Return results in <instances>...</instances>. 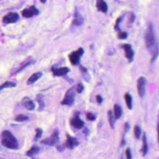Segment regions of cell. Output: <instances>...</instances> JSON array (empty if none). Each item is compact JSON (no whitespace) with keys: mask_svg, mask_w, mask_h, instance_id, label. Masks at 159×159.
Returning <instances> with one entry per match:
<instances>
[{"mask_svg":"<svg viewBox=\"0 0 159 159\" xmlns=\"http://www.w3.org/2000/svg\"><path fill=\"white\" fill-rule=\"evenodd\" d=\"M1 145L5 147L16 150L19 148V144L16 137L9 130H3L1 135Z\"/></svg>","mask_w":159,"mask_h":159,"instance_id":"obj_1","label":"cell"},{"mask_svg":"<svg viewBox=\"0 0 159 159\" xmlns=\"http://www.w3.org/2000/svg\"><path fill=\"white\" fill-rule=\"evenodd\" d=\"M144 41H145V44L146 45V47L149 50L152 49L155 45V35H154L153 26L152 24H150L147 28V30L144 36Z\"/></svg>","mask_w":159,"mask_h":159,"instance_id":"obj_2","label":"cell"},{"mask_svg":"<svg viewBox=\"0 0 159 159\" xmlns=\"http://www.w3.org/2000/svg\"><path fill=\"white\" fill-rule=\"evenodd\" d=\"M75 87H71L65 93L63 100L61 101L62 105H66L71 106L74 104L75 98Z\"/></svg>","mask_w":159,"mask_h":159,"instance_id":"obj_3","label":"cell"},{"mask_svg":"<svg viewBox=\"0 0 159 159\" xmlns=\"http://www.w3.org/2000/svg\"><path fill=\"white\" fill-rule=\"evenodd\" d=\"M83 53V48L80 47L76 51L72 52L70 54H69V60L72 65H77L79 64L80 57L82 56Z\"/></svg>","mask_w":159,"mask_h":159,"instance_id":"obj_4","label":"cell"},{"mask_svg":"<svg viewBox=\"0 0 159 159\" xmlns=\"http://www.w3.org/2000/svg\"><path fill=\"white\" fill-rule=\"evenodd\" d=\"M59 140V136H58V130H55L53 132L51 136L50 137L46 138L43 140H42L40 143L43 144H45L47 145H54L57 143H58Z\"/></svg>","mask_w":159,"mask_h":159,"instance_id":"obj_5","label":"cell"},{"mask_svg":"<svg viewBox=\"0 0 159 159\" xmlns=\"http://www.w3.org/2000/svg\"><path fill=\"white\" fill-rule=\"evenodd\" d=\"M19 19V16L17 12H10L3 16L2 21L4 24H12L16 22Z\"/></svg>","mask_w":159,"mask_h":159,"instance_id":"obj_6","label":"cell"},{"mask_svg":"<svg viewBox=\"0 0 159 159\" xmlns=\"http://www.w3.org/2000/svg\"><path fill=\"white\" fill-rule=\"evenodd\" d=\"M80 112H76L70 120V125L75 129H80L84 125V122L80 118Z\"/></svg>","mask_w":159,"mask_h":159,"instance_id":"obj_7","label":"cell"},{"mask_svg":"<svg viewBox=\"0 0 159 159\" xmlns=\"http://www.w3.org/2000/svg\"><path fill=\"white\" fill-rule=\"evenodd\" d=\"M39 13V11L36 8L34 5H32L31 6L24 9L22 12V16L25 18H29L34 15H37Z\"/></svg>","mask_w":159,"mask_h":159,"instance_id":"obj_8","label":"cell"},{"mask_svg":"<svg viewBox=\"0 0 159 159\" xmlns=\"http://www.w3.org/2000/svg\"><path fill=\"white\" fill-rule=\"evenodd\" d=\"M50 70L52 72L53 75L55 76H63L66 75L70 71L69 68L65 66L57 68L55 66H53L51 68Z\"/></svg>","mask_w":159,"mask_h":159,"instance_id":"obj_9","label":"cell"},{"mask_svg":"<svg viewBox=\"0 0 159 159\" xmlns=\"http://www.w3.org/2000/svg\"><path fill=\"white\" fill-rule=\"evenodd\" d=\"M145 84L146 80L144 77H140L137 80V91L139 95L143 97L145 93Z\"/></svg>","mask_w":159,"mask_h":159,"instance_id":"obj_10","label":"cell"},{"mask_svg":"<svg viewBox=\"0 0 159 159\" xmlns=\"http://www.w3.org/2000/svg\"><path fill=\"white\" fill-rule=\"evenodd\" d=\"M78 144H79L78 141L76 138L71 137L68 134H66V140L63 145L65 147L70 149H72L74 147L78 145Z\"/></svg>","mask_w":159,"mask_h":159,"instance_id":"obj_11","label":"cell"},{"mask_svg":"<svg viewBox=\"0 0 159 159\" xmlns=\"http://www.w3.org/2000/svg\"><path fill=\"white\" fill-rule=\"evenodd\" d=\"M122 47L124 50L125 57L129 60V61H132L134 55V52L132 50V46L130 44H123L122 45Z\"/></svg>","mask_w":159,"mask_h":159,"instance_id":"obj_12","label":"cell"},{"mask_svg":"<svg viewBox=\"0 0 159 159\" xmlns=\"http://www.w3.org/2000/svg\"><path fill=\"white\" fill-rule=\"evenodd\" d=\"M22 103L27 110H33L35 108L34 102L28 97L24 98L22 100Z\"/></svg>","mask_w":159,"mask_h":159,"instance_id":"obj_13","label":"cell"},{"mask_svg":"<svg viewBox=\"0 0 159 159\" xmlns=\"http://www.w3.org/2000/svg\"><path fill=\"white\" fill-rule=\"evenodd\" d=\"M96 7L99 11H101L102 12H106L107 11V3L102 0H98L96 1Z\"/></svg>","mask_w":159,"mask_h":159,"instance_id":"obj_14","label":"cell"},{"mask_svg":"<svg viewBox=\"0 0 159 159\" xmlns=\"http://www.w3.org/2000/svg\"><path fill=\"white\" fill-rule=\"evenodd\" d=\"M83 22V18L80 15V14L77 11H75L74 13V18L72 21V24L75 25H80Z\"/></svg>","mask_w":159,"mask_h":159,"instance_id":"obj_15","label":"cell"},{"mask_svg":"<svg viewBox=\"0 0 159 159\" xmlns=\"http://www.w3.org/2000/svg\"><path fill=\"white\" fill-rule=\"evenodd\" d=\"M42 76V72H37L34 74H32L27 80V84H32L34 83L35 81H37L40 78H41Z\"/></svg>","mask_w":159,"mask_h":159,"instance_id":"obj_16","label":"cell"},{"mask_svg":"<svg viewBox=\"0 0 159 159\" xmlns=\"http://www.w3.org/2000/svg\"><path fill=\"white\" fill-rule=\"evenodd\" d=\"M35 99L39 104L38 111H42L43 109V108L45 107V102L43 101V96L41 94H38L36 96Z\"/></svg>","mask_w":159,"mask_h":159,"instance_id":"obj_17","label":"cell"},{"mask_svg":"<svg viewBox=\"0 0 159 159\" xmlns=\"http://www.w3.org/2000/svg\"><path fill=\"white\" fill-rule=\"evenodd\" d=\"M35 62V61H32V60H30L29 61H24V63H22V64H20V66L16 70V71L14 72V74H17L18 73H19L20 71H21L22 70H24V68H25L27 66H28L29 65L34 63Z\"/></svg>","mask_w":159,"mask_h":159,"instance_id":"obj_18","label":"cell"},{"mask_svg":"<svg viewBox=\"0 0 159 159\" xmlns=\"http://www.w3.org/2000/svg\"><path fill=\"white\" fill-rule=\"evenodd\" d=\"M124 99H125V101L126 103V105L128 107L129 109H132V96H130V94L128 93H125L124 94Z\"/></svg>","mask_w":159,"mask_h":159,"instance_id":"obj_19","label":"cell"},{"mask_svg":"<svg viewBox=\"0 0 159 159\" xmlns=\"http://www.w3.org/2000/svg\"><path fill=\"white\" fill-rule=\"evenodd\" d=\"M114 117L116 119H119L122 115V109L117 104L114 105Z\"/></svg>","mask_w":159,"mask_h":159,"instance_id":"obj_20","label":"cell"},{"mask_svg":"<svg viewBox=\"0 0 159 159\" xmlns=\"http://www.w3.org/2000/svg\"><path fill=\"white\" fill-rule=\"evenodd\" d=\"M107 117H108V120H109V122L111 127L112 129H114V123H115L116 118H115L114 114H112V111H111V110L108 111V112H107Z\"/></svg>","mask_w":159,"mask_h":159,"instance_id":"obj_21","label":"cell"},{"mask_svg":"<svg viewBox=\"0 0 159 159\" xmlns=\"http://www.w3.org/2000/svg\"><path fill=\"white\" fill-rule=\"evenodd\" d=\"M142 142H143V145H142V155L143 156L145 155L148 152V145L147 142V138L145 134L144 133L142 137Z\"/></svg>","mask_w":159,"mask_h":159,"instance_id":"obj_22","label":"cell"},{"mask_svg":"<svg viewBox=\"0 0 159 159\" xmlns=\"http://www.w3.org/2000/svg\"><path fill=\"white\" fill-rule=\"evenodd\" d=\"M39 150H40V149H39V148L38 147H37V146H33V147H32L27 152L26 155H27V156H29V157H32V156H33V155H34L38 153L39 152Z\"/></svg>","mask_w":159,"mask_h":159,"instance_id":"obj_23","label":"cell"},{"mask_svg":"<svg viewBox=\"0 0 159 159\" xmlns=\"http://www.w3.org/2000/svg\"><path fill=\"white\" fill-rule=\"evenodd\" d=\"M16 83L12 82V81H6V82L3 83L1 85V86H0V89L2 90V89H3L4 88H14V87H16Z\"/></svg>","mask_w":159,"mask_h":159,"instance_id":"obj_24","label":"cell"},{"mask_svg":"<svg viewBox=\"0 0 159 159\" xmlns=\"http://www.w3.org/2000/svg\"><path fill=\"white\" fill-rule=\"evenodd\" d=\"M134 135H135V138L139 139L140 137V135H141V129H140V127L139 125H136L134 126Z\"/></svg>","mask_w":159,"mask_h":159,"instance_id":"obj_25","label":"cell"},{"mask_svg":"<svg viewBox=\"0 0 159 159\" xmlns=\"http://www.w3.org/2000/svg\"><path fill=\"white\" fill-rule=\"evenodd\" d=\"M28 119H29L28 116H27L25 115H23V114H19L16 116L14 120L17 122H23V121L27 120Z\"/></svg>","mask_w":159,"mask_h":159,"instance_id":"obj_26","label":"cell"},{"mask_svg":"<svg viewBox=\"0 0 159 159\" xmlns=\"http://www.w3.org/2000/svg\"><path fill=\"white\" fill-rule=\"evenodd\" d=\"M124 17V16H122L119 17L117 18V19L116 20V24L114 25V29L116 30V31H120V28H119V24L120 23V22L122 21V19Z\"/></svg>","mask_w":159,"mask_h":159,"instance_id":"obj_27","label":"cell"},{"mask_svg":"<svg viewBox=\"0 0 159 159\" xmlns=\"http://www.w3.org/2000/svg\"><path fill=\"white\" fill-rule=\"evenodd\" d=\"M127 37V33L126 32L124 31H119L117 33V38L119 39H125Z\"/></svg>","mask_w":159,"mask_h":159,"instance_id":"obj_28","label":"cell"},{"mask_svg":"<svg viewBox=\"0 0 159 159\" xmlns=\"http://www.w3.org/2000/svg\"><path fill=\"white\" fill-rule=\"evenodd\" d=\"M35 138L34 139L35 140H37L39 139H40L42 137V130L40 128H37L35 129Z\"/></svg>","mask_w":159,"mask_h":159,"instance_id":"obj_29","label":"cell"},{"mask_svg":"<svg viewBox=\"0 0 159 159\" xmlns=\"http://www.w3.org/2000/svg\"><path fill=\"white\" fill-rule=\"evenodd\" d=\"M86 117L87 120H91V121L94 120L96 119V116L90 112H88L86 114Z\"/></svg>","mask_w":159,"mask_h":159,"instance_id":"obj_30","label":"cell"},{"mask_svg":"<svg viewBox=\"0 0 159 159\" xmlns=\"http://www.w3.org/2000/svg\"><path fill=\"white\" fill-rule=\"evenodd\" d=\"M84 89L83 84L81 83H79L77 84V86L76 87V91L78 93H81Z\"/></svg>","mask_w":159,"mask_h":159,"instance_id":"obj_31","label":"cell"},{"mask_svg":"<svg viewBox=\"0 0 159 159\" xmlns=\"http://www.w3.org/2000/svg\"><path fill=\"white\" fill-rule=\"evenodd\" d=\"M125 157H126L127 159H132V154H131L130 149L129 148H128L125 150Z\"/></svg>","mask_w":159,"mask_h":159,"instance_id":"obj_32","label":"cell"},{"mask_svg":"<svg viewBox=\"0 0 159 159\" xmlns=\"http://www.w3.org/2000/svg\"><path fill=\"white\" fill-rule=\"evenodd\" d=\"M96 102L98 103H99V104L102 103V101H103V99H102V96L101 95H99V94H98V95H97L96 96Z\"/></svg>","mask_w":159,"mask_h":159,"instance_id":"obj_33","label":"cell"},{"mask_svg":"<svg viewBox=\"0 0 159 159\" xmlns=\"http://www.w3.org/2000/svg\"><path fill=\"white\" fill-rule=\"evenodd\" d=\"M134 19H135V15L134 13H131L130 15V17H129V23L130 24H132L134 21Z\"/></svg>","mask_w":159,"mask_h":159,"instance_id":"obj_34","label":"cell"},{"mask_svg":"<svg viewBox=\"0 0 159 159\" xmlns=\"http://www.w3.org/2000/svg\"><path fill=\"white\" fill-rule=\"evenodd\" d=\"M80 71L82 73H87V70L85 67L81 66V65H80Z\"/></svg>","mask_w":159,"mask_h":159,"instance_id":"obj_35","label":"cell"},{"mask_svg":"<svg viewBox=\"0 0 159 159\" xmlns=\"http://www.w3.org/2000/svg\"><path fill=\"white\" fill-rule=\"evenodd\" d=\"M130 129V125L128 122H125L124 124V132H127Z\"/></svg>","mask_w":159,"mask_h":159,"instance_id":"obj_36","label":"cell"},{"mask_svg":"<svg viewBox=\"0 0 159 159\" xmlns=\"http://www.w3.org/2000/svg\"><path fill=\"white\" fill-rule=\"evenodd\" d=\"M64 147H62V146H57V149L59 150V151H62L63 149H64Z\"/></svg>","mask_w":159,"mask_h":159,"instance_id":"obj_37","label":"cell"},{"mask_svg":"<svg viewBox=\"0 0 159 159\" xmlns=\"http://www.w3.org/2000/svg\"><path fill=\"white\" fill-rule=\"evenodd\" d=\"M157 132H158V142H159V122L157 125Z\"/></svg>","mask_w":159,"mask_h":159,"instance_id":"obj_38","label":"cell"},{"mask_svg":"<svg viewBox=\"0 0 159 159\" xmlns=\"http://www.w3.org/2000/svg\"><path fill=\"white\" fill-rule=\"evenodd\" d=\"M40 2H42V3H45V2H46V1H42V0H40Z\"/></svg>","mask_w":159,"mask_h":159,"instance_id":"obj_39","label":"cell"}]
</instances>
